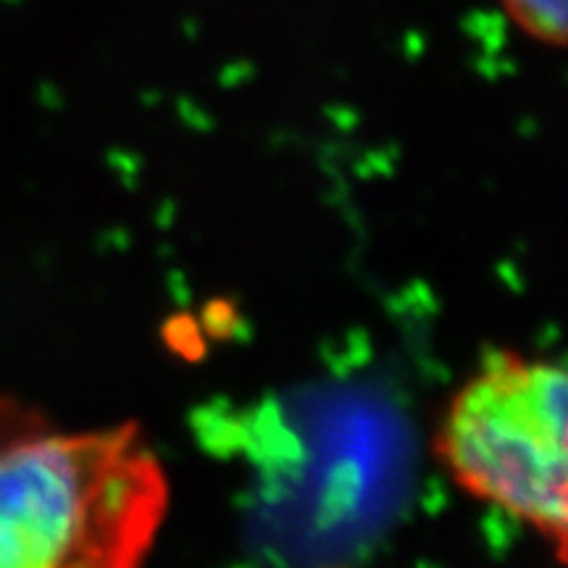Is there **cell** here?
Segmentation results:
<instances>
[{
    "label": "cell",
    "instance_id": "1",
    "mask_svg": "<svg viewBox=\"0 0 568 568\" xmlns=\"http://www.w3.org/2000/svg\"><path fill=\"white\" fill-rule=\"evenodd\" d=\"M169 506L138 426L55 435L0 408V568H124Z\"/></svg>",
    "mask_w": 568,
    "mask_h": 568
},
{
    "label": "cell",
    "instance_id": "3",
    "mask_svg": "<svg viewBox=\"0 0 568 568\" xmlns=\"http://www.w3.org/2000/svg\"><path fill=\"white\" fill-rule=\"evenodd\" d=\"M503 6L529 38L556 48L566 42V0H503Z\"/></svg>",
    "mask_w": 568,
    "mask_h": 568
},
{
    "label": "cell",
    "instance_id": "2",
    "mask_svg": "<svg viewBox=\"0 0 568 568\" xmlns=\"http://www.w3.org/2000/svg\"><path fill=\"white\" fill-rule=\"evenodd\" d=\"M568 379L564 366L493 353L447 410L437 450L468 493L542 531L566 560Z\"/></svg>",
    "mask_w": 568,
    "mask_h": 568
}]
</instances>
